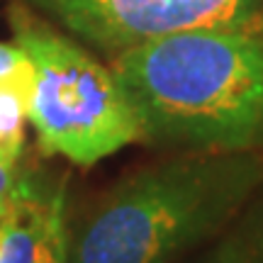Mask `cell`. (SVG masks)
Returning a JSON list of instances; mask_svg holds the SVG:
<instances>
[{
	"mask_svg": "<svg viewBox=\"0 0 263 263\" xmlns=\"http://www.w3.org/2000/svg\"><path fill=\"white\" fill-rule=\"evenodd\" d=\"M263 183L256 149L195 151L117 183L68 241V263H176L222 232Z\"/></svg>",
	"mask_w": 263,
	"mask_h": 263,
	"instance_id": "2",
	"label": "cell"
},
{
	"mask_svg": "<svg viewBox=\"0 0 263 263\" xmlns=\"http://www.w3.org/2000/svg\"><path fill=\"white\" fill-rule=\"evenodd\" d=\"M29 66H32V61H29V57L25 54V49L20 47L17 42H15V44L0 42V81L22 73Z\"/></svg>",
	"mask_w": 263,
	"mask_h": 263,
	"instance_id": "8",
	"label": "cell"
},
{
	"mask_svg": "<svg viewBox=\"0 0 263 263\" xmlns=\"http://www.w3.org/2000/svg\"><path fill=\"white\" fill-rule=\"evenodd\" d=\"M112 73L144 139L195 151H246L263 141V37L197 27L112 57Z\"/></svg>",
	"mask_w": 263,
	"mask_h": 263,
	"instance_id": "1",
	"label": "cell"
},
{
	"mask_svg": "<svg viewBox=\"0 0 263 263\" xmlns=\"http://www.w3.org/2000/svg\"><path fill=\"white\" fill-rule=\"evenodd\" d=\"M15 42L34 68L29 124L44 154L93 166L144 139L112 68L47 25L15 22Z\"/></svg>",
	"mask_w": 263,
	"mask_h": 263,
	"instance_id": "3",
	"label": "cell"
},
{
	"mask_svg": "<svg viewBox=\"0 0 263 263\" xmlns=\"http://www.w3.org/2000/svg\"><path fill=\"white\" fill-rule=\"evenodd\" d=\"M0 161H3V159H0Z\"/></svg>",
	"mask_w": 263,
	"mask_h": 263,
	"instance_id": "11",
	"label": "cell"
},
{
	"mask_svg": "<svg viewBox=\"0 0 263 263\" xmlns=\"http://www.w3.org/2000/svg\"><path fill=\"white\" fill-rule=\"evenodd\" d=\"M17 163H8V161H0V205L8 202L10 197H15L22 193V180L17 176Z\"/></svg>",
	"mask_w": 263,
	"mask_h": 263,
	"instance_id": "9",
	"label": "cell"
},
{
	"mask_svg": "<svg viewBox=\"0 0 263 263\" xmlns=\"http://www.w3.org/2000/svg\"><path fill=\"white\" fill-rule=\"evenodd\" d=\"M197 263H263V202Z\"/></svg>",
	"mask_w": 263,
	"mask_h": 263,
	"instance_id": "7",
	"label": "cell"
},
{
	"mask_svg": "<svg viewBox=\"0 0 263 263\" xmlns=\"http://www.w3.org/2000/svg\"><path fill=\"white\" fill-rule=\"evenodd\" d=\"M105 54L197 27L244 29L256 0H27Z\"/></svg>",
	"mask_w": 263,
	"mask_h": 263,
	"instance_id": "4",
	"label": "cell"
},
{
	"mask_svg": "<svg viewBox=\"0 0 263 263\" xmlns=\"http://www.w3.org/2000/svg\"><path fill=\"white\" fill-rule=\"evenodd\" d=\"M246 32H251V34H258L263 37V0H256L254 3V10H251V17L246 22Z\"/></svg>",
	"mask_w": 263,
	"mask_h": 263,
	"instance_id": "10",
	"label": "cell"
},
{
	"mask_svg": "<svg viewBox=\"0 0 263 263\" xmlns=\"http://www.w3.org/2000/svg\"><path fill=\"white\" fill-rule=\"evenodd\" d=\"M34 68L0 81V159L17 163L25 149V127L29 122Z\"/></svg>",
	"mask_w": 263,
	"mask_h": 263,
	"instance_id": "6",
	"label": "cell"
},
{
	"mask_svg": "<svg viewBox=\"0 0 263 263\" xmlns=\"http://www.w3.org/2000/svg\"><path fill=\"white\" fill-rule=\"evenodd\" d=\"M61 195L37 200L27 190L0 205V263H68Z\"/></svg>",
	"mask_w": 263,
	"mask_h": 263,
	"instance_id": "5",
	"label": "cell"
}]
</instances>
